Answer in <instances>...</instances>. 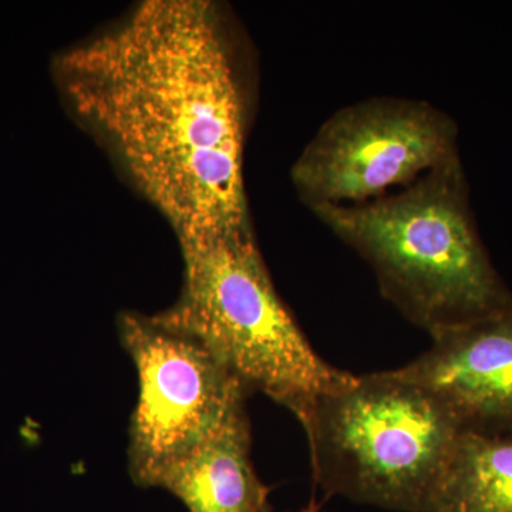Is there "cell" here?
Returning a JSON list of instances; mask_svg holds the SVG:
<instances>
[{
	"label": "cell",
	"mask_w": 512,
	"mask_h": 512,
	"mask_svg": "<svg viewBox=\"0 0 512 512\" xmlns=\"http://www.w3.org/2000/svg\"><path fill=\"white\" fill-rule=\"evenodd\" d=\"M397 373L439 397L464 430L512 427V308L433 336Z\"/></svg>",
	"instance_id": "cell-7"
},
{
	"label": "cell",
	"mask_w": 512,
	"mask_h": 512,
	"mask_svg": "<svg viewBox=\"0 0 512 512\" xmlns=\"http://www.w3.org/2000/svg\"><path fill=\"white\" fill-rule=\"evenodd\" d=\"M119 335L138 380L128 471L138 487L157 488L165 471L214 433L247 392L200 339L158 313H123Z\"/></svg>",
	"instance_id": "cell-5"
},
{
	"label": "cell",
	"mask_w": 512,
	"mask_h": 512,
	"mask_svg": "<svg viewBox=\"0 0 512 512\" xmlns=\"http://www.w3.org/2000/svg\"><path fill=\"white\" fill-rule=\"evenodd\" d=\"M302 512H322V511L319 510L318 505L311 504V505H309L308 508H305V510H303Z\"/></svg>",
	"instance_id": "cell-10"
},
{
	"label": "cell",
	"mask_w": 512,
	"mask_h": 512,
	"mask_svg": "<svg viewBox=\"0 0 512 512\" xmlns=\"http://www.w3.org/2000/svg\"><path fill=\"white\" fill-rule=\"evenodd\" d=\"M302 427L326 494L400 512H431L464 430L439 397L397 370L355 376L320 397Z\"/></svg>",
	"instance_id": "cell-4"
},
{
	"label": "cell",
	"mask_w": 512,
	"mask_h": 512,
	"mask_svg": "<svg viewBox=\"0 0 512 512\" xmlns=\"http://www.w3.org/2000/svg\"><path fill=\"white\" fill-rule=\"evenodd\" d=\"M217 6L144 0L56 57L74 116L119 161L177 239L251 228L245 104Z\"/></svg>",
	"instance_id": "cell-1"
},
{
	"label": "cell",
	"mask_w": 512,
	"mask_h": 512,
	"mask_svg": "<svg viewBox=\"0 0 512 512\" xmlns=\"http://www.w3.org/2000/svg\"><path fill=\"white\" fill-rule=\"evenodd\" d=\"M508 433H511V434H512V427H511V430H510V431H508Z\"/></svg>",
	"instance_id": "cell-11"
},
{
	"label": "cell",
	"mask_w": 512,
	"mask_h": 512,
	"mask_svg": "<svg viewBox=\"0 0 512 512\" xmlns=\"http://www.w3.org/2000/svg\"><path fill=\"white\" fill-rule=\"evenodd\" d=\"M312 211L372 266L384 298L431 336L512 308L478 235L461 160L390 197Z\"/></svg>",
	"instance_id": "cell-2"
},
{
	"label": "cell",
	"mask_w": 512,
	"mask_h": 512,
	"mask_svg": "<svg viewBox=\"0 0 512 512\" xmlns=\"http://www.w3.org/2000/svg\"><path fill=\"white\" fill-rule=\"evenodd\" d=\"M460 160L458 127L427 101L373 97L320 126L292 167L309 207L356 205Z\"/></svg>",
	"instance_id": "cell-6"
},
{
	"label": "cell",
	"mask_w": 512,
	"mask_h": 512,
	"mask_svg": "<svg viewBox=\"0 0 512 512\" xmlns=\"http://www.w3.org/2000/svg\"><path fill=\"white\" fill-rule=\"evenodd\" d=\"M188 512H271L268 487L251 460L245 402L158 481Z\"/></svg>",
	"instance_id": "cell-8"
},
{
	"label": "cell",
	"mask_w": 512,
	"mask_h": 512,
	"mask_svg": "<svg viewBox=\"0 0 512 512\" xmlns=\"http://www.w3.org/2000/svg\"><path fill=\"white\" fill-rule=\"evenodd\" d=\"M178 244L180 296L158 316L200 339L247 394H265L302 424L320 397L355 379L313 350L279 298L251 228Z\"/></svg>",
	"instance_id": "cell-3"
},
{
	"label": "cell",
	"mask_w": 512,
	"mask_h": 512,
	"mask_svg": "<svg viewBox=\"0 0 512 512\" xmlns=\"http://www.w3.org/2000/svg\"><path fill=\"white\" fill-rule=\"evenodd\" d=\"M431 512H512V434L461 431Z\"/></svg>",
	"instance_id": "cell-9"
}]
</instances>
